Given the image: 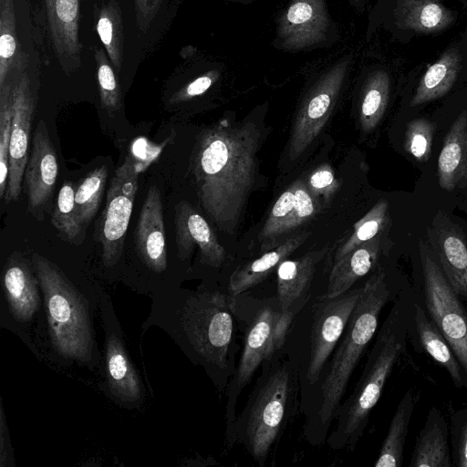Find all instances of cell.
Returning a JSON list of instances; mask_svg holds the SVG:
<instances>
[{
    "instance_id": "obj_16",
    "label": "cell",
    "mask_w": 467,
    "mask_h": 467,
    "mask_svg": "<svg viewBox=\"0 0 467 467\" xmlns=\"http://www.w3.org/2000/svg\"><path fill=\"white\" fill-rule=\"evenodd\" d=\"M175 243L178 257L189 259L198 246L201 262L213 267L223 263L226 252L207 221L187 202L175 206Z\"/></svg>"
},
{
    "instance_id": "obj_2",
    "label": "cell",
    "mask_w": 467,
    "mask_h": 467,
    "mask_svg": "<svg viewBox=\"0 0 467 467\" xmlns=\"http://www.w3.org/2000/svg\"><path fill=\"white\" fill-rule=\"evenodd\" d=\"M401 289L389 282L382 267H378L361 286L345 330L313 388L316 398L306 412L304 429L312 445L327 440L350 378L377 332L381 311Z\"/></svg>"
},
{
    "instance_id": "obj_18",
    "label": "cell",
    "mask_w": 467,
    "mask_h": 467,
    "mask_svg": "<svg viewBox=\"0 0 467 467\" xmlns=\"http://www.w3.org/2000/svg\"><path fill=\"white\" fill-rule=\"evenodd\" d=\"M137 254L143 265L154 274H162L168 266L162 202L159 189L148 190L135 231Z\"/></svg>"
},
{
    "instance_id": "obj_6",
    "label": "cell",
    "mask_w": 467,
    "mask_h": 467,
    "mask_svg": "<svg viewBox=\"0 0 467 467\" xmlns=\"http://www.w3.org/2000/svg\"><path fill=\"white\" fill-rule=\"evenodd\" d=\"M32 265L44 296L54 349L62 358L91 362L97 349L86 299L63 271L47 257L33 253Z\"/></svg>"
},
{
    "instance_id": "obj_39",
    "label": "cell",
    "mask_w": 467,
    "mask_h": 467,
    "mask_svg": "<svg viewBox=\"0 0 467 467\" xmlns=\"http://www.w3.org/2000/svg\"><path fill=\"white\" fill-rule=\"evenodd\" d=\"M433 124L426 119H416L407 124L404 147L408 153L425 162L431 153Z\"/></svg>"
},
{
    "instance_id": "obj_34",
    "label": "cell",
    "mask_w": 467,
    "mask_h": 467,
    "mask_svg": "<svg viewBox=\"0 0 467 467\" xmlns=\"http://www.w3.org/2000/svg\"><path fill=\"white\" fill-rule=\"evenodd\" d=\"M107 176V167L100 166L89 172L76 189L75 210L77 219L81 225L90 222L97 213Z\"/></svg>"
},
{
    "instance_id": "obj_13",
    "label": "cell",
    "mask_w": 467,
    "mask_h": 467,
    "mask_svg": "<svg viewBox=\"0 0 467 467\" xmlns=\"http://www.w3.org/2000/svg\"><path fill=\"white\" fill-rule=\"evenodd\" d=\"M13 120L9 146V175L5 200L16 201L21 193L22 181L29 157V140L34 101L26 75L12 86Z\"/></svg>"
},
{
    "instance_id": "obj_33",
    "label": "cell",
    "mask_w": 467,
    "mask_h": 467,
    "mask_svg": "<svg viewBox=\"0 0 467 467\" xmlns=\"http://www.w3.org/2000/svg\"><path fill=\"white\" fill-rule=\"evenodd\" d=\"M389 203L386 200H379L375 205L354 225V230L348 238L338 244L335 250L333 263L340 260L365 242L380 234L389 220Z\"/></svg>"
},
{
    "instance_id": "obj_22",
    "label": "cell",
    "mask_w": 467,
    "mask_h": 467,
    "mask_svg": "<svg viewBox=\"0 0 467 467\" xmlns=\"http://www.w3.org/2000/svg\"><path fill=\"white\" fill-rule=\"evenodd\" d=\"M37 282L25 258L13 254L7 259L2 284L9 309L17 321L28 322L37 311L40 299Z\"/></svg>"
},
{
    "instance_id": "obj_20",
    "label": "cell",
    "mask_w": 467,
    "mask_h": 467,
    "mask_svg": "<svg viewBox=\"0 0 467 467\" xmlns=\"http://www.w3.org/2000/svg\"><path fill=\"white\" fill-rule=\"evenodd\" d=\"M47 25L57 60L67 73L81 65L78 38L80 0H45Z\"/></svg>"
},
{
    "instance_id": "obj_15",
    "label": "cell",
    "mask_w": 467,
    "mask_h": 467,
    "mask_svg": "<svg viewBox=\"0 0 467 467\" xmlns=\"http://www.w3.org/2000/svg\"><path fill=\"white\" fill-rule=\"evenodd\" d=\"M328 29L325 0H292L279 21L277 36L282 47L299 50L323 42Z\"/></svg>"
},
{
    "instance_id": "obj_5",
    "label": "cell",
    "mask_w": 467,
    "mask_h": 467,
    "mask_svg": "<svg viewBox=\"0 0 467 467\" xmlns=\"http://www.w3.org/2000/svg\"><path fill=\"white\" fill-rule=\"evenodd\" d=\"M279 352L262 364L246 403L236 418V442L263 466L280 440L296 407L300 388V368Z\"/></svg>"
},
{
    "instance_id": "obj_32",
    "label": "cell",
    "mask_w": 467,
    "mask_h": 467,
    "mask_svg": "<svg viewBox=\"0 0 467 467\" xmlns=\"http://www.w3.org/2000/svg\"><path fill=\"white\" fill-rule=\"evenodd\" d=\"M97 32L117 72L123 61V24L119 5L109 0L100 9L97 20Z\"/></svg>"
},
{
    "instance_id": "obj_3",
    "label": "cell",
    "mask_w": 467,
    "mask_h": 467,
    "mask_svg": "<svg viewBox=\"0 0 467 467\" xmlns=\"http://www.w3.org/2000/svg\"><path fill=\"white\" fill-rule=\"evenodd\" d=\"M412 289H401L376 335L362 373L339 405L327 442L333 450L353 451L396 363L406 349Z\"/></svg>"
},
{
    "instance_id": "obj_36",
    "label": "cell",
    "mask_w": 467,
    "mask_h": 467,
    "mask_svg": "<svg viewBox=\"0 0 467 467\" xmlns=\"http://www.w3.org/2000/svg\"><path fill=\"white\" fill-rule=\"evenodd\" d=\"M12 84L0 89V198H4L9 175V146L13 120Z\"/></svg>"
},
{
    "instance_id": "obj_1",
    "label": "cell",
    "mask_w": 467,
    "mask_h": 467,
    "mask_svg": "<svg viewBox=\"0 0 467 467\" xmlns=\"http://www.w3.org/2000/svg\"><path fill=\"white\" fill-rule=\"evenodd\" d=\"M259 139L255 123L227 120L198 138L192 158L197 196L219 231L233 234L239 225L254 182Z\"/></svg>"
},
{
    "instance_id": "obj_40",
    "label": "cell",
    "mask_w": 467,
    "mask_h": 467,
    "mask_svg": "<svg viewBox=\"0 0 467 467\" xmlns=\"http://www.w3.org/2000/svg\"><path fill=\"white\" fill-rule=\"evenodd\" d=\"M451 449L454 465L467 467V410L451 413Z\"/></svg>"
},
{
    "instance_id": "obj_45",
    "label": "cell",
    "mask_w": 467,
    "mask_h": 467,
    "mask_svg": "<svg viewBox=\"0 0 467 467\" xmlns=\"http://www.w3.org/2000/svg\"><path fill=\"white\" fill-rule=\"evenodd\" d=\"M356 1H359V0H356Z\"/></svg>"
},
{
    "instance_id": "obj_10",
    "label": "cell",
    "mask_w": 467,
    "mask_h": 467,
    "mask_svg": "<svg viewBox=\"0 0 467 467\" xmlns=\"http://www.w3.org/2000/svg\"><path fill=\"white\" fill-rule=\"evenodd\" d=\"M139 168L128 156L111 180L97 239L101 244V258L106 267L114 266L123 252L125 236L138 191Z\"/></svg>"
},
{
    "instance_id": "obj_24",
    "label": "cell",
    "mask_w": 467,
    "mask_h": 467,
    "mask_svg": "<svg viewBox=\"0 0 467 467\" xmlns=\"http://www.w3.org/2000/svg\"><path fill=\"white\" fill-rule=\"evenodd\" d=\"M448 423L441 410L431 407L417 438L410 467H451Z\"/></svg>"
},
{
    "instance_id": "obj_42",
    "label": "cell",
    "mask_w": 467,
    "mask_h": 467,
    "mask_svg": "<svg viewBox=\"0 0 467 467\" xmlns=\"http://www.w3.org/2000/svg\"><path fill=\"white\" fill-rule=\"evenodd\" d=\"M217 77L218 74L214 71L200 76L174 94L171 101L173 103L183 102L203 94L210 88Z\"/></svg>"
},
{
    "instance_id": "obj_9",
    "label": "cell",
    "mask_w": 467,
    "mask_h": 467,
    "mask_svg": "<svg viewBox=\"0 0 467 467\" xmlns=\"http://www.w3.org/2000/svg\"><path fill=\"white\" fill-rule=\"evenodd\" d=\"M361 286L335 297L320 296L313 305L309 353L300 374L302 394L317 383L322 369L338 343L357 304Z\"/></svg>"
},
{
    "instance_id": "obj_7",
    "label": "cell",
    "mask_w": 467,
    "mask_h": 467,
    "mask_svg": "<svg viewBox=\"0 0 467 467\" xmlns=\"http://www.w3.org/2000/svg\"><path fill=\"white\" fill-rule=\"evenodd\" d=\"M233 297L234 314L244 320L245 325L244 323L240 358L226 389L225 444L229 449L236 443L235 409L242 390L251 382L264 362L281 352L296 317L283 312L276 297L252 300L244 315Z\"/></svg>"
},
{
    "instance_id": "obj_29",
    "label": "cell",
    "mask_w": 467,
    "mask_h": 467,
    "mask_svg": "<svg viewBox=\"0 0 467 467\" xmlns=\"http://www.w3.org/2000/svg\"><path fill=\"white\" fill-rule=\"evenodd\" d=\"M414 406V395L411 390H408L396 408L388 433L374 464L375 467L402 466L405 441L409 432Z\"/></svg>"
},
{
    "instance_id": "obj_35",
    "label": "cell",
    "mask_w": 467,
    "mask_h": 467,
    "mask_svg": "<svg viewBox=\"0 0 467 467\" xmlns=\"http://www.w3.org/2000/svg\"><path fill=\"white\" fill-rule=\"evenodd\" d=\"M295 202L294 182L278 197L261 229L258 239L262 252H267L281 244L279 239L283 237V230L292 214Z\"/></svg>"
},
{
    "instance_id": "obj_43",
    "label": "cell",
    "mask_w": 467,
    "mask_h": 467,
    "mask_svg": "<svg viewBox=\"0 0 467 467\" xmlns=\"http://www.w3.org/2000/svg\"><path fill=\"white\" fill-rule=\"evenodd\" d=\"M162 0H134L139 28L146 31L156 16Z\"/></svg>"
},
{
    "instance_id": "obj_11",
    "label": "cell",
    "mask_w": 467,
    "mask_h": 467,
    "mask_svg": "<svg viewBox=\"0 0 467 467\" xmlns=\"http://www.w3.org/2000/svg\"><path fill=\"white\" fill-rule=\"evenodd\" d=\"M349 58L323 74L300 106L291 132L287 155L296 160L319 135L330 117L344 83Z\"/></svg>"
},
{
    "instance_id": "obj_19",
    "label": "cell",
    "mask_w": 467,
    "mask_h": 467,
    "mask_svg": "<svg viewBox=\"0 0 467 467\" xmlns=\"http://www.w3.org/2000/svg\"><path fill=\"white\" fill-rule=\"evenodd\" d=\"M408 333L409 338L412 340L415 347L430 355L446 369L457 389H466L463 370L451 347L429 318L413 290L409 313Z\"/></svg>"
},
{
    "instance_id": "obj_41",
    "label": "cell",
    "mask_w": 467,
    "mask_h": 467,
    "mask_svg": "<svg viewBox=\"0 0 467 467\" xmlns=\"http://www.w3.org/2000/svg\"><path fill=\"white\" fill-rule=\"evenodd\" d=\"M306 186L316 199L322 196L326 201H329L337 190L338 182L332 168L324 164L309 175Z\"/></svg>"
},
{
    "instance_id": "obj_8",
    "label": "cell",
    "mask_w": 467,
    "mask_h": 467,
    "mask_svg": "<svg viewBox=\"0 0 467 467\" xmlns=\"http://www.w3.org/2000/svg\"><path fill=\"white\" fill-rule=\"evenodd\" d=\"M413 293L451 347L463 370L467 391V305L455 292L427 242L419 243Z\"/></svg>"
},
{
    "instance_id": "obj_14",
    "label": "cell",
    "mask_w": 467,
    "mask_h": 467,
    "mask_svg": "<svg viewBox=\"0 0 467 467\" xmlns=\"http://www.w3.org/2000/svg\"><path fill=\"white\" fill-rule=\"evenodd\" d=\"M427 236V244L448 281L467 305V244L462 231L439 211Z\"/></svg>"
},
{
    "instance_id": "obj_27",
    "label": "cell",
    "mask_w": 467,
    "mask_h": 467,
    "mask_svg": "<svg viewBox=\"0 0 467 467\" xmlns=\"http://www.w3.org/2000/svg\"><path fill=\"white\" fill-rule=\"evenodd\" d=\"M395 17L400 28L433 33L449 26L454 16L440 0H398Z\"/></svg>"
},
{
    "instance_id": "obj_31",
    "label": "cell",
    "mask_w": 467,
    "mask_h": 467,
    "mask_svg": "<svg viewBox=\"0 0 467 467\" xmlns=\"http://www.w3.org/2000/svg\"><path fill=\"white\" fill-rule=\"evenodd\" d=\"M23 66L16 39V16L13 0H0V89L8 82L15 68Z\"/></svg>"
},
{
    "instance_id": "obj_38",
    "label": "cell",
    "mask_w": 467,
    "mask_h": 467,
    "mask_svg": "<svg viewBox=\"0 0 467 467\" xmlns=\"http://www.w3.org/2000/svg\"><path fill=\"white\" fill-rule=\"evenodd\" d=\"M95 59L101 107L109 112L117 111L121 107V94L115 72L101 48L96 49Z\"/></svg>"
},
{
    "instance_id": "obj_21",
    "label": "cell",
    "mask_w": 467,
    "mask_h": 467,
    "mask_svg": "<svg viewBox=\"0 0 467 467\" xmlns=\"http://www.w3.org/2000/svg\"><path fill=\"white\" fill-rule=\"evenodd\" d=\"M329 244L312 250L295 260H284L277 267L276 298L283 312L296 316L308 300L317 265L328 254Z\"/></svg>"
},
{
    "instance_id": "obj_28",
    "label": "cell",
    "mask_w": 467,
    "mask_h": 467,
    "mask_svg": "<svg viewBox=\"0 0 467 467\" xmlns=\"http://www.w3.org/2000/svg\"><path fill=\"white\" fill-rule=\"evenodd\" d=\"M462 56L456 48L447 49L431 65L421 78L410 106L432 101L444 96L453 86L461 69Z\"/></svg>"
},
{
    "instance_id": "obj_12",
    "label": "cell",
    "mask_w": 467,
    "mask_h": 467,
    "mask_svg": "<svg viewBox=\"0 0 467 467\" xmlns=\"http://www.w3.org/2000/svg\"><path fill=\"white\" fill-rule=\"evenodd\" d=\"M102 306L108 389L123 406L138 407L144 398L141 380L127 353L118 320L107 296L103 298Z\"/></svg>"
},
{
    "instance_id": "obj_23",
    "label": "cell",
    "mask_w": 467,
    "mask_h": 467,
    "mask_svg": "<svg viewBox=\"0 0 467 467\" xmlns=\"http://www.w3.org/2000/svg\"><path fill=\"white\" fill-rule=\"evenodd\" d=\"M387 244L381 234L365 242L331 265L327 291L322 296L335 297L351 289L353 285L368 274L378 264Z\"/></svg>"
},
{
    "instance_id": "obj_30",
    "label": "cell",
    "mask_w": 467,
    "mask_h": 467,
    "mask_svg": "<svg viewBox=\"0 0 467 467\" xmlns=\"http://www.w3.org/2000/svg\"><path fill=\"white\" fill-rule=\"evenodd\" d=\"M389 96V78L383 70L368 77L363 88L359 120L364 131L373 130L381 120Z\"/></svg>"
},
{
    "instance_id": "obj_37",
    "label": "cell",
    "mask_w": 467,
    "mask_h": 467,
    "mask_svg": "<svg viewBox=\"0 0 467 467\" xmlns=\"http://www.w3.org/2000/svg\"><path fill=\"white\" fill-rule=\"evenodd\" d=\"M76 189L70 181H65L59 191L52 213L51 223L68 240L78 238L81 232L75 210Z\"/></svg>"
},
{
    "instance_id": "obj_4",
    "label": "cell",
    "mask_w": 467,
    "mask_h": 467,
    "mask_svg": "<svg viewBox=\"0 0 467 467\" xmlns=\"http://www.w3.org/2000/svg\"><path fill=\"white\" fill-rule=\"evenodd\" d=\"M180 298L163 327L223 390L235 370L234 297L201 291Z\"/></svg>"
},
{
    "instance_id": "obj_25",
    "label": "cell",
    "mask_w": 467,
    "mask_h": 467,
    "mask_svg": "<svg viewBox=\"0 0 467 467\" xmlns=\"http://www.w3.org/2000/svg\"><path fill=\"white\" fill-rule=\"evenodd\" d=\"M308 232H302L283 241L275 248L265 252L259 258L238 266L231 275L228 291L238 296L265 280L278 265L308 238Z\"/></svg>"
},
{
    "instance_id": "obj_44",
    "label": "cell",
    "mask_w": 467,
    "mask_h": 467,
    "mask_svg": "<svg viewBox=\"0 0 467 467\" xmlns=\"http://www.w3.org/2000/svg\"><path fill=\"white\" fill-rule=\"evenodd\" d=\"M1 450H0V460L1 466L13 465V451L9 439L8 429L5 424V413L3 406L1 404Z\"/></svg>"
},
{
    "instance_id": "obj_26",
    "label": "cell",
    "mask_w": 467,
    "mask_h": 467,
    "mask_svg": "<svg viewBox=\"0 0 467 467\" xmlns=\"http://www.w3.org/2000/svg\"><path fill=\"white\" fill-rule=\"evenodd\" d=\"M440 186L454 190L467 179V115L459 116L451 126L438 159Z\"/></svg>"
},
{
    "instance_id": "obj_17",
    "label": "cell",
    "mask_w": 467,
    "mask_h": 467,
    "mask_svg": "<svg viewBox=\"0 0 467 467\" xmlns=\"http://www.w3.org/2000/svg\"><path fill=\"white\" fill-rule=\"evenodd\" d=\"M58 175L57 154L47 125L41 119L33 137V146L25 171L28 208L41 211L53 195Z\"/></svg>"
}]
</instances>
